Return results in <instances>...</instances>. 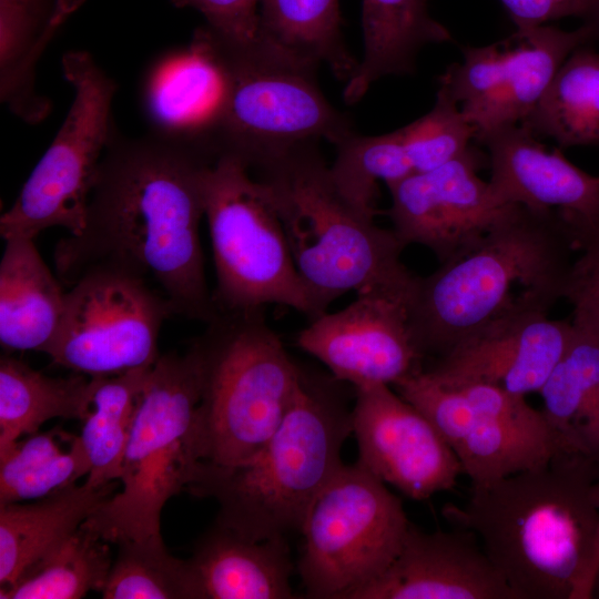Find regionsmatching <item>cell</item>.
<instances>
[{
  "label": "cell",
  "instance_id": "cell-5",
  "mask_svg": "<svg viewBox=\"0 0 599 599\" xmlns=\"http://www.w3.org/2000/svg\"><path fill=\"white\" fill-rule=\"evenodd\" d=\"M191 44L213 67L219 92L196 138L217 158L241 159L252 172L318 140L334 146L355 133L317 81L318 64L257 35L226 40L202 26Z\"/></svg>",
  "mask_w": 599,
  "mask_h": 599
},
{
  "label": "cell",
  "instance_id": "cell-34",
  "mask_svg": "<svg viewBox=\"0 0 599 599\" xmlns=\"http://www.w3.org/2000/svg\"><path fill=\"white\" fill-rule=\"evenodd\" d=\"M109 544L83 522L28 577L0 588V598L78 599L101 591L113 564Z\"/></svg>",
  "mask_w": 599,
  "mask_h": 599
},
{
  "label": "cell",
  "instance_id": "cell-9",
  "mask_svg": "<svg viewBox=\"0 0 599 599\" xmlns=\"http://www.w3.org/2000/svg\"><path fill=\"white\" fill-rule=\"evenodd\" d=\"M219 313L277 304L308 319L321 315L292 257L268 186L238 158L222 154L203 174Z\"/></svg>",
  "mask_w": 599,
  "mask_h": 599
},
{
  "label": "cell",
  "instance_id": "cell-27",
  "mask_svg": "<svg viewBox=\"0 0 599 599\" xmlns=\"http://www.w3.org/2000/svg\"><path fill=\"white\" fill-rule=\"evenodd\" d=\"M539 394L541 410L562 450L599 464V342L573 327L566 352Z\"/></svg>",
  "mask_w": 599,
  "mask_h": 599
},
{
  "label": "cell",
  "instance_id": "cell-14",
  "mask_svg": "<svg viewBox=\"0 0 599 599\" xmlns=\"http://www.w3.org/2000/svg\"><path fill=\"white\" fill-rule=\"evenodd\" d=\"M592 42L585 26L573 31L541 24L517 28L485 47H467L463 61L439 77L481 141L500 129L520 124L541 100L567 57Z\"/></svg>",
  "mask_w": 599,
  "mask_h": 599
},
{
  "label": "cell",
  "instance_id": "cell-17",
  "mask_svg": "<svg viewBox=\"0 0 599 599\" xmlns=\"http://www.w3.org/2000/svg\"><path fill=\"white\" fill-rule=\"evenodd\" d=\"M357 463L414 500L453 489L460 464L436 426L392 386L354 388Z\"/></svg>",
  "mask_w": 599,
  "mask_h": 599
},
{
  "label": "cell",
  "instance_id": "cell-35",
  "mask_svg": "<svg viewBox=\"0 0 599 599\" xmlns=\"http://www.w3.org/2000/svg\"><path fill=\"white\" fill-rule=\"evenodd\" d=\"M118 555L101 590L104 599H202L190 559L173 557L161 535L116 542Z\"/></svg>",
  "mask_w": 599,
  "mask_h": 599
},
{
  "label": "cell",
  "instance_id": "cell-8",
  "mask_svg": "<svg viewBox=\"0 0 599 599\" xmlns=\"http://www.w3.org/2000/svg\"><path fill=\"white\" fill-rule=\"evenodd\" d=\"M201 379L191 347L160 355L144 386L120 480L84 525L108 542L143 540L160 532L166 501L185 490L203 460L199 420Z\"/></svg>",
  "mask_w": 599,
  "mask_h": 599
},
{
  "label": "cell",
  "instance_id": "cell-31",
  "mask_svg": "<svg viewBox=\"0 0 599 599\" xmlns=\"http://www.w3.org/2000/svg\"><path fill=\"white\" fill-rule=\"evenodd\" d=\"M90 468L79 435L61 427L29 435L0 455V504L48 497L75 486Z\"/></svg>",
  "mask_w": 599,
  "mask_h": 599
},
{
  "label": "cell",
  "instance_id": "cell-30",
  "mask_svg": "<svg viewBox=\"0 0 599 599\" xmlns=\"http://www.w3.org/2000/svg\"><path fill=\"white\" fill-rule=\"evenodd\" d=\"M520 124L561 146L598 144L599 52L588 43L575 49Z\"/></svg>",
  "mask_w": 599,
  "mask_h": 599
},
{
  "label": "cell",
  "instance_id": "cell-29",
  "mask_svg": "<svg viewBox=\"0 0 599 599\" xmlns=\"http://www.w3.org/2000/svg\"><path fill=\"white\" fill-rule=\"evenodd\" d=\"M338 0H260L258 35L345 83L359 61L348 50Z\"/></svg>",
  "mask_w": 599,
  "mask_h": 599
},
{
  "label": "cell",
  "instance_id": "cell-10",
  "mask_svg": "<svg viewBox=\"0 0 599 599\" xmlns=\"http://www.w3.org/2000/svg\"><path fill=\"white\" fill-rule=\"evenodd\" d=\"M410 521L402 500L361 466L343 465L309 508L297 561L305 595L352 599L398 555Z\"/></svg>",
  "mask_w": 599,
  "mask_h": 599
},
{
  "label": "cell",
  "instance_id": "cell-24",
  "mask_svg": "<svg viewBox=\"0 0 599 599\" xmlns=\"http://www.w3.org/2000/svg\"><path fill=\"white\" fill-rule=\"evenodd\" d=\"M85 0H0V100L19 120L37 124L51 110L35 89V69L62 24Z\"/></svg>",
  "mask_w": 599,
  "mask_h": 599
},
{
  "label": "cell",
  "instance_id": "cell-41",
  "mask_svg": "<svg viewBox=\"0 0 599 599\" xmlns=\"http://www.w3.org/2000/svg\"><path fill=\"white\" fill-rule=\"evenodd\" d=\"M592 598H599V568L597 570L593 588H592Z\"/></svg>",
  "mask_w": 599,
  "mask_h": 599
},
{
  "label": "cell",
  "instance_id": "cell-23",
  "mask_svg": "<svg viewBox=\"0 0 599 599\" xmlns=\"http://www.w3.org/2000/svg\"><path fill=\"white\" fill-rule=\"evenodd\" d=\"M72 486L32 504H0V588L28 577L115 490Z\"/></svg>",
  "mask_w": 599,
  "mask_h": 599
},
{
  "label": "cell",
  "instance_id": "cell-16",
  "mask_svg": "<svg viewBox=\"0 0 599 599\" xmlns=\"http://www.w3.org/2000/svg\"><path fill=\"white\" fill-rule=\"evenodd\" d=\"M481 155L468 148L457 158L388 185L387 214L404 247L430 250L440 264L474 248L508 205L478 175Z\"/></svg>",
  "mask_w": 599,
  "mask_h": 599
},
{
  "label": "cell",
  "instance_id": "cell-28",
  "mask_svg": "<svg viewBox=\"0 0 599 599\" xmlns=\"http://www.w3.org/2000/svg\"><path fill=\"white\" fill-rule=\"evenodd\" d=\"M93 378L75 373L55 378L34 370L23 362L0 358V455L22 436L39 432L47 420H83L91 406Z\"/></svg>",
  "mask_w": 599,
  "mask_h": 599
},
{
  "label": "cell",
  "instance_id": "cell-6",
  "mask_svg": "<svg viewBox=\"0 0 599 599\" xmlns=\"http://www.w3.org/2000/svg\"><path fill=\"white\" fill-rule=\"evenodd\" d=\"M317 142L256 171L270 189L295 267L321 314L347 292L385 291L412 298L417 275L400 260L395 232L335 184Z\"/></svg>",
  "mask_w": 599,
  "mask_h": 599
},
{
  "label": "cell",
  "instance_id": "cell-36",
  "mask_svg": "<svg viewBox=\"0 0 599 599\" xmlns=\"http://www.w3.org/2000/svg\"><path fill=\"white\" fill-rule=\"evenodd\" d=\"M573 237V258L564 298L572 305V326L599 342V221L565 220Z\"/></svg>",
  "mask_w": 599,
  "mask_h": 599
},
{
  "label": "cell",
  "instance_id": "cell-26",
  "mask_svg": "<svg viewBox=\"0 0 599 599\" xmlns=\"http://www.w3.org/2000/svg\"><path fill=\"white\" fill-rule=\"evenodd\" d=\"M362 29L364 55L345 83L347 104L359 101L383 77L412 73L425 45L453 40L449 31L430 17L427 0H363Z\"/></svg>",
  "mask_w": 599,
  "mask_h": 599
},
{
  "label": "cell",
  "instance_id": "cell-11",
  "mask_svg": "<svg viewBox=\"0 0 599 599\" xmlns=\"http://www.w3.org/2000/svg\"><path fill=\"white\" fill-rule=\"evenodd\" d=\"M62 71L73 100L53 141L22 186L12 206L0 217L3 240L34 238L61 226L79 235L99 166L112 136V102L116 83L83 50L62 58Z\"/></svg>",
  "mask_w": 599,
  "mask_h": 599
},
{
  "label": "cell",
  "instance_id": "cell-37",
  "mask_svg": "<svg viewBox=\"0 0 599 599\" xmlns=\"http://www.w3.org/2000/svg\"><path fill=\"white\" fill-rule=\"evenodd\" d=\"M175 7L193 8L205 18V26L217 35L245 42L258 35L260 0H171Z\"/></svg>",
  "mask_w": 599,
  "mask_h": 599
},
{
  "label": "cell",
  "instance_id": "cell-2",
  "mask_svg": "<svg viewBox=\"0 0 599 599\" xmlns=\"http://www.w3.org/2000/svg\"><path fill=\"white\" fill-rule=\"evenodd\" d=\"M599 464L561 451L547 464L471 485L444 517L473 531L517 599H590L596 577Z\"/></svg>",
  "mask_w": 599,
  "mask_h": 599
},
{
  "label": "cell",
  "instance_id": "cell-40",
  "mask_svg": "<svg viewBox=\"0 0 599 599\" xmlns=\"http://www.w3.org/2000/svg\"><path fill=\"white\" fill-rule=\"evenodd\" d=\"M595 498H596V502L599 509V473H598V477L595 484ZM598 568H599V531H598V541H597L596 573H597Z\"/></svg>",
  "mask_w": 599,
  "mask_h": 599
},
{
  "label": "cell",
  "instance_id": "cell-21",
  "mask_svg": "<svg viewBox=\"0 0 599 599\" xmlns=\"http://www.w3.org/2000/svg\"><path fill=\"white\" fill-rule=\"evenodd\" d=\"M527 128L510 125L480 142L489 151L490 189L499 203L518 204L565 220L599 221V176L548 151Z\"/></svg>",
  "mask_w": 599,
  "mask_h": 599
},
{
  "label": "cell",
  "instance_id": "cell-33",
  "mask_svg": "<svg viewBox=\"0 0 599 599\" xmlns=\"http://www.w3.org/2000/svg\"><path fill=\"white\" fill-rule=\"evenodd\" d=\"M219 80L209 60L191 43L163 60L148 85V108L160 132L195 136L214 106Z\"/></svg>",
  "mask_w": 599,
  "mask_h": 599
},
{
  "label": "cell",
  "instance_id": "cell-3",
  "mask_svg": "<svg viewBox=\"0 0 599 599\" xmlns=\"http://www.w3.org/2000/svg\"><path fill=\"white\" fill-rule=\"evenodd\" d=\"M573 254L559 214L509 204L474 248L417 277L409 321L422 355L438 357L502 316L549 312L564 298Z\"/></svg>",
  "mask_w": 599,
  "mask_h": 599
},
{
  "label": "cell",
  "instance_id": "cell-22",
  "mask_svg": "<svg viewBox=\"0 0 599 599\" xmlns=\"http://www.w3.org/2000/svg\"><path fill=\"white\" fill-rule=\"evenodd\" d=\"M202 599H291L294 565L286 537L250 540L216 524L189 558Z\"/></svg>",
  "mask_w": 599,
  "mask_h": 599
},
{
  "label": "cell",
  "instance_id": "cell-20",
  "mask_svg": "<svg viewBox=\"0 0 599 599\" xmlns=\"http://www.w3.org/2000/svg\"><path fill=\"white\" fill-rule=\"evenodd\" d=\"M469 530L427 532L410 522L386 571L352 599H517Z\"/></svg>",
  "mask_w": 599,
  "mask_h": 599
},
{
  "label": "cell",
  "instance_id": "cell-32",
  "mask_svg": "<svg viewBox=\"0 0 599 599\" xmlns=\"http://www.w3.org/2000/svg\"><path fill=\"white\" fill-rule=\"evenodd\" d=\"M152 367L92 377L90 412L79 435L91 465L84 481L89 487H101L120 478L135 413Z\"/></svg>",
  "mask_w": 599,
  "mask_h": 599
},
{
  "label": "cell",
  "instance_id": "cell-7",
  "mask_svg": "<svg viewBox=\"0 0 599 599\" xmlns=\"http://www.w3.org/2000/svg\"><path fill=\"white\" fill-rule=\"evenodd\" d=\"M190 347L201 379L202 461L241 464L284 419L302 368L267 324L264 309L219 313Z\"/></svg>",
  "mask_w": 599,
  "mask_h": 599
},
{
  "label": "cell",
  "instance_id": "cell-1",
  "mask_svg": "<svg viewBox=\"0 0 599 599\" xmlns=\"http://www.w3.org/2000/svg\"><path fill=\"white\" fill-rule=\"evenodd\" d=\"M215 158L196 139L114 129L92 189L85 225L53 254L62 284L93 270L152 280L174 314L209 323L219 311L209 291L200 223L203 174Z\"/></svg>",
  "mask_w": 599,
  "mask_h": 599
},
{
  "label": "cell",
  "instance_id": "cell-25",
  "mask_svg": "<svg viewBox=\"0 0 599 599\" xmlns=\"http://www.w3.org/2000/svg\"><path fill=\"white\" fill-rule=\"evenodd\" d=\"M33 240L22 235L4 240L0 262V343L9 351L44 353L61 323L67 292Z\"/></svg>",
  "mask_w": 599,
  "mask_h": 599
},
{
  "label": "cell",
  "instance_id": "cell-15",
  "mask_svg": "<svg viewBox=\"0 0 599 599\" xmlns=\"http://www.w3.org/2000/svg\"><path fill=\"white\" fill-rule=\"evenodd\" d=\"M406 296L366 291L341 311L309 321L297 346L322 362L331 375L354 388L388 385L423 369Z\"/></svg>",
  "mask_w": 599,
  "mask_h": 599
},
{
  "label": "cell",
  "instance_id": "cell-18",
  "mask_svg": "<svg viewBox=\"0 0 599 599\" xmlns=\"http://www.w3.org/2000/svg\"><path fill=\"white\" fill-rule=\"evenodd\" d=\"M572 334L571 321L520 311L478 328L423 370L447 388L487 384L526 396L539 393Z\"/></svg>",
  "mask_w": 599,
  "mask_h": 599
},
{
  "label": "cell",
  "instance_id": "cell-19",
  "mask_svg": "<svg viewBox=\"0 0 599 599\" xmlns=\"http://www.w3.org/2000/svg\"><path fill=\"white\" fill-rule=\"evenodd\" d=\"M475 131L457 102L441 88L432 110L412 123L382 135L352 134L336 149L332 164L341 185L359 200L386 186L433 170L464 153Z\"/></svg>",
  "mask_w": 599,
  "mask_h": 599
},
{
  "label": "cell",
  "instance_id": "cell-39",
  "mask_svg": "<svg viewBox=\"0 0 599 599\" xmlns=\"http://www.w3.org/2000/svg\"><path fill=\"white\" fill-rule=\"evenodd\" d=\"M581 19L583 21L582 26H585L591 34L592 42L599 41V0H589Z\"/></svg>",
  "mask_w": 599,
  "mask_h": 599
},
{
  "label": "cell",
  "instance_id": "cell-13",
  "mask_svg": "<svg viewBox=\"0 0 599 599\" xmlns=\"http://www.w3.org/2000/svg\"><path fill=\"white\" fill-rule=\"evenodd\" d=\"M174 315L166 297L148 282L111 270H93L65 294L61 323L45 349L53 363L89 377L152 367L164 321Z\"/></svg>",
  "mask_w": 599,
  "mask_h": 599
},
{
  "label": "cell",
  "instance_id": "cell-12",
  "mask_svg": "<svg viewBox=\"0 0 599 599\" xmlns=\"http://www.w3.org/2000/svg\"><path fill=\"white\" fill-rule=\"evenodd\" d=\"M392 387L436 426L471 485L537 468L564 451L525 396L487 384L447 388L423 369Z\"/></svg>",
  "mask_w": 599,
  "mask_h": 599
},
{
  "label": "cell",
  "instance_id": "cell-38",
  "mask_svg": "<svg viewBox=\"0 0 599 599\" xmlns=\"http://www.w3.org/2000/svg\"><path fill=\"white\" fill-rule=\"evenodd\" d=\"M517 28L545 24L565 17L581 18L589 0H500Z\"/></svg>",
  "mask_w": 599,
  "mask_h": 599
},
{
  "label": "cell",
  "instance_id": "cell-4",
  "mask_svg": "<svg viewBox=\"0 0 599 599\" xmlns=\"http://www.w3.org/2000/svg\"><path fill=\"white\" fill-rule=\"evenodd\" d=\"M342 382L302 369L293 403L263 447L232 466L201 461L185 491L219 505L215 524L250 540L301 531L314 500L344 465L353 434Z\"/></svg>",
  "mask_w": 599,
  "mask_h": 599
}]
</instances>
